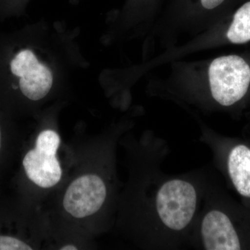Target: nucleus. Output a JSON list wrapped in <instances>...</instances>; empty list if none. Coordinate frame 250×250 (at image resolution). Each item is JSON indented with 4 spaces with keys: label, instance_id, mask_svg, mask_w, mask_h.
I'll return each mask as SVG.
<instances>
[{
    "label": "nucleus",
    "instance_id": "obj_1",
    "mask_svg": "<svg viewBox=\"0 0 250 250\" xmlns=\"http://www.w3.org/2000/svg\"><path fill=\"white\" fill-rule=\"evenodd\" d=\"M108 194L107 182L100 171L83 170L72 179L62 192V213L69 220L86 223L103 210Z\"/></svg>",
    "mask_w": 250,
    "mask_h": 250
},
{
    "label": "nucleus",
    "instance_id": "obj_2",
    "mask_svg": "<svg viewBox=\"0 0 250 250\" xmlns=\"http://www.w3.org/2000/svg\"><path fill=\"white\" fill-rule=\"evenodd\" d=\"M60 135L54 129L42 130L22 160L27 179L40 191L54 188L62 182L63 169L59 158Z\"/></svg>",
    "mask_w": 250,
    "mask_h": 250
},
{
    "label": "nucleus",
    "instance_id": "obj_3",
    "mask_svg": "<svg viewBox=\"0 0 250 250\" xmlns=\"http://www.w3.org/2000/svg\"><path fill=\"white\" fill-rule=\"evenodd\" d=\"M210 90L217 103L231 106L246 95L250 83V67L236 55L215 59L208 70Z\"/></svg>",
    "mask_w": 250,
    "mask_h": 250
},
{
    "label": "nucleus",
    "instance_id": "obj_4",
    "mask_svg": "<svg viewBox=\"0 0 250 250\" xmlns=\"http://www.w3.org/2000/svg\"><path fill=\"white\" fill-rule=\"evenodd\" d=\"M197 192L191 184L182 179L166 182L156 195V210L162 223L174 231L187 228L195 214Z\"/></svg>",
    "mask_w": 250,
    "mask_h": 250
},
{
    "label": "nucleus",
    "instance_id": "obj_5",
    "mask_svg": "<svg viewBox=\"0 0 250 250\" xmlns=\"http://www.w3.org/2000/svg\"><path fill=\"white\" fill-rule=\"evenodd\" d=\"M10 70L14 76L19 77L20 89L31 101L42 100L52 88V72L29 49H22L16 54L10 62Z\"/></svg>",
    "mask_w": 250,
    "mask_h": 250
},
{
    "label": "nucleus",
    "instance_id": "obj_6",
    "mask_svg": "<svg viewBox=\"0 0 250 250\" xmlns=\"http://www.w3.org/2000/svg\"><path fill=\"white\" fill-rule=\"evenodd\" d=\"M228 177L237 193L247 202L250 210V145L234 143L226 159Z\"/></svg>",
    "mask_w": 250,
    "mask_h": 250
},
{
    "label": "nucleus",
    "instance_id": "obj_7",
    "mask_svg": "<svg viewBox=\"0 0 250 250\" xmlns=\"http://www.w3.org/2000/svg\"><path fill=\"white\" fill-rule=\"evenodd\" d=\"M228 38L236 44L245 43L250 41V1L236 11L229 29Z\"/></svg>",
    "mask_w": 250,
    "mask_h": 250
},
{
    "label": "nucleus",
    "instance_id": "obj_8",
    "mask_svg": "<svg viewBox=\"0 0 250 250\" xmlns=\"http://www.w3.org/2000/svg\"><path fill=\"white\" fill-rule=\"evenodd\" d=\"M34 247L16 237L0 235V250H31Z\"/></svg>",
    "mask_w": 250,
    "mask_h": 250
},
{
    "label": "nucleus",
    "instance_id": "obj_9",
    "mask_svg": "<svg viewBox=\"0 0 250 250\" xmlns=\"http://www.w3.org/2000/svg\"><path fill=\"white\" fill-rule=\"evenodd\" d=\"M225 0H201L202 6L207 9H213L221 4Z\"/></svg>",
    "mask_w": 250,
    "mask_h": 250
},
{
    "label": "nucleus",
    "instance_id": "obj_10",
    "mask_svg": "<svg viewBox=\"0 0 250 250\" xmlns=\"http://www.w3.org/2000/svg\"><path fill=\"white\" fill-rule=\"evenodd\" d=\"M1 129H0V149H1Z\"/></svg>",
    "mask_w": 250,
    "mask_h": 250
}]
</instances>
